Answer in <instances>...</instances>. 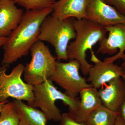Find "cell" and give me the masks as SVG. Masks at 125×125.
I'll list each match as a JSON object with an SVG mask.
<instances>
[{
  "label": "cell",
  "mask_w": 125,
  "mask_h": 125,
  "mask_svg": "<svg viewBox=\"0 0 125 125\" xmlns=\"http://www.w3.org/2000/svg\"><path fill=\"white\" fill-rule=\"evenodd\" d=\"M52 11V8L26 10L20 24L2 47L1 65L9 68L10 65L28 54L31 47L38 40L43 21Z\"/></svg>",
  "instance_id": "obj_1"
},
{
  "label": "cell",
  "mask_w": 125,
  "mask_h": 125,
  "mask_svg": "<svg viewBox=\"0 0 125 125\" xmlns=\"http://www.w3.org/2000/svg\"><path fill=\"white\" fill-rule=\"evenodd\" d=\"M74 27L76 37L73 42L68 45V58L69 60H75L79 61L82 73L87 75L93 65L87 60V51L89 50L93 51L94 45L106 37L107 31L105 28L87 19L75 20Z\"/></svg>",
  "instance_id": "obj_2"
},
{
  "label": "cell",
  "mask_w": 125,
  "mask_h": 125,
  "mask_svg": "<svg viewBox=\"0 0 125 125\" xmlns=\"http://www.w3.org/2000/svg\"><path fill=\"white\" fill-rule=\"evenodd\" d=\"M33 88L34 100L31 106L41 108L48 121L59 122L60 120L62 114L55 105L57 101H62L64 105L68 106L71 115L78 110L79 98L72 97L58 90L51 79L41 84L34 85Z\"/></svg>",
  "instance_id": "obj_3"
},
{
  "label": "cell",
  "mask_w": 125,
  "mask_h": 125,
  "mask_svg": "<svg viewBox=\"0 0 125 125\" xmlns=\"http://www.w3.org/2000/svg\"><path fill=\"white\" fill-rule=\"evenodd\" d=\"M69 18L61 20L52 16H48L40 27L38 40L49 43L55 48L57 61L69 60L67 47L70 40L75 39L76 33L74 21Z\"/></svg>",
  "instance_id": "obj_4"
},
{
  "label": "cell",
  "mask_w": 125,
  "mask_h": 125,
  "mask_svg": "<svg viewBox=\"0 0 125 125\" xmlns=\"http://www.w3.org/2000/svg\"><path fill=\"white\" fill-rule=\"evenodd\" d=\"M30 52L31 60L25 66L24 80L25 83L34 86L50 79L55 70L56 58L52 54L48 47L38 40Z\"/></svg>",
  "instance_id": "obj_5"
},
{
  "label": "cell",
  "mask_w": 125,
  "mask_h": 125,
  "mask_svg": "<svg viewBox=\"0 0 125 125\" xmlns=\"http://www.w3.org/2000/svg\"><path fill=\"white\" fill-rule=\"evenodd\" d=\"M25 66L19 63L9 74L6 73L8 67L0 66V103L9 98L26 101L31 106L34 100L33 86L24 82L22 79Z\"/></svg>",
  "instance_id": "obj_6"
},
{
  "label": "cell",
  "mask_w": 125,
  "mask_h": 125,
  "mask_svg": "<svg viewBox=\"0 0 125 125\" xmlns=\"http://www.w3.org/2000/svg\"><path fill=\"white\" fill-rule=\"evenodd\" d=\"M80 64L76 60L62 62L57 61L55 70L50 77L53 82L65 90L67 95L75 97L85 88L93 87L79 73Z\"/></svg>",
  "instance_id": "obj_7"
},
{
  "label": "cell",
  "mask_w": 125,
  "mask_h": 125,
  "mask_svg": "<svg viewBox=\"0 0 125 125\" xmlns=\"http://www.w3.org/2000/svg\"><path fill=\"white\" fill-rule=\"evenodd\" d=\"M86 14L87 19L104 28L125 23V16L104 0H89Z\"/></svg>",
  "instance_id": "obj_8"
},
{
  "label": "cell",
  "mask_w": 125,
  "mask_h": 125,
  "mask_svg": "<svg viewBox=\"0 0 125 125\" xmlns=\"http://www.w3.org/2000/svg\"><path fill=\"white\" fill-rule=\"evenodd\" d=\"M90 52L91 61L94 65L90 69L87 80L93 87L98 89L114 79L122 77L123 70L121 66L114 62L101 61L96 56L93 51Z\"/></svg>",
  "instance_id": "obj_9"
},
{
  "label": "cell",
  "mask_w": 125,
  "mask_h": 125,
  "mask_svg": "<svg viewBox=\"0 0 125 125\" xmlns=\"http://www.w3.org/2000/svg\"><path fill=\"white\" fill-rule=\"evenodd\" d=\"M108 33L106 37L99 42L97 54H116L119 58H125V23L118 24L104 28Z\"/></svg>",
  "instance_id": "obj_10"
},
{
  "label": "cell",
  "mask_w": 125,
  "mask_h": 125,
  "mask_svg": "<svg viewBox=\"0 0 125 125\" xmlns=\"http://www.w3.org/2000/svg\"><path fill=\"white\" fill-rule=\"evenodd\" d=\"M13 0H0V37H7L19 25L23 10L19 9Z\"/></svg>",
  "instance_id": "obj_11"
},
{
  "label": "cell",
  "mask_w": 125,
  "mask_h": 125,
  "mask_svg": "<svg viewBox=\"0 0 125 125\" xmlns=\"http://www.w3.org/2000/svg\"><path fill=\"white\" fill-rule=\"evenodd\" d=\"M105 88L98 90L102 104L113 111L119 113L125 100V83L121 77L109 82Z\"/></svg>",
  "instance_id": "obj_12"
},
{
  "label": "cell",
  "mask_w": 125,
  "mask_h": 125,
  "mask_svg": "<svg viewBox=\"0 0 125 125\" xmlns=\"http://www.w3.org/2000/svg\"><path fill=\"white\" fill-rule=\"evenodd\" d=\"M88 1L89 0H58L54 5L52 15L61 20L87 19L86 10Z\"/></svg>",
  "instance_id": "obj_13"
},
{
  "label": "cell",
  "mask_w": 125,
  "mask_h": 125,
  "mask_svg": "<svg viewBox=\"0 0 125 125\" xmlns=\"http://www.w3.org/2000/svg\"><path fill=\"white\" fill-rule=\"evenodd\" d=\"M80 102L76 112L71 115L79 122H85L90 114L102 105L98 89L93 87L83 89L80 91Z\"/></svg>",
  "instance_id": "obj_14"
},
{
  "label": "cell",
  "mask_w": 125,
  "mask_h": 125,
  "mask_svg": "<svg viewBox=\"0 0 125 125\" xmlns=\"http://www.w3.org/2000/svg\"><path fill=\"white\" fill-rule=\"evenodd\" d=\"M13 101L19 116V125H47L48 120L42 111L21 100L14 99Z\"/></svg>",
  "instance_id": "obj_15"
},
{
  "label": "cell",
  "mask_w": 125,
  "mask_h": 125,
  "mask_svg": "<svg viewBox=\"0 0 125 125\" xmlns=\"http://www.w3.org/2000/svg\"><path fill=\"white\" fill-rule=\"evenodd\" d=\"M119 113L102 104L90 114L85 122L88 125H115Z\"/></svg>",
  "instance_id": "obj_16"
},
{
  "label": "cell",
  "mask_w": 125,
  "mask_h": 125,
  "mask_svg": "<svg viewBox=\"0 0 125 125\" xmlns=\"http://www.w3.org/2000/svg\"><path fill=\"white\" fill-rule=\"evenodd\" d=\"M19 120L13 101L6 103L0 112V125H19Z\"/></svg>",
  "instance_id": "obj_17"
},
{
  "label": "cell",
  "mask_w": 125,
  "mask_h": 125,
  "mask_svg": "<svg viewBox=\"0 0 125 125\" xmlns=\"http://www.w3.org/2000/svg\"><path fill=\"white\" fill-rule=\"evenodd\" d=\"M17 4L24 8L26 10H42L53 8L58 0H13Z\"/></svg>",
  "instance_id": "obj_18"
},
{
  "label": "cell",
  "mask_w": 125,
  "mask_h": 125,
  "mask_svg": "<svg viewBox=\"0 0 125 125\" xmlns=\"http://www.w3.org/2000/svg\"><path fill=\"white\" fill-rule=\"evenodd\" d=\"M59 125H88L85 122H79L68 113L62 114Z\"/></svg>",
  "instance_id": "obj_19"
},
{
  "label": "cell",
  "mask_w": 125,
  "mask_h": 125,
  "mask_svg": "<svg viewBox=\"0 0 125 125\" xmlns=\"http://www.w3.org/2000/svg\"><path fill=\"white\" fill-rule=\"evenodd\" d=\"M107 4L114 7L118 12L125 16V0H104Z\"/></svg>",
  "instance_id": "obj_20"
},
{
  "label": "cell",
  "mask_w": 125,
  "mask_h": 125,
  "mask_svg": "<svg viewBox=\"0 0 125 125\" xmlns=\"http://www.w3.org/2000/svg\"><path fill=\"white\" fill-rule=\"evenodd\" d=\"M119 114L123 118L125 124V100L121 108V109L119 111Z\"/></svg>",
  "instance_id": "obj_21"
},
{
  "label": "cell",
  "mask_w": 125,
  "mask_h": 125,
  "mask_svg": "<svg viewBox=\"0 0 125 125\" xmlns=\"http://www.w3.org/2000/svg\"><path fill=\"white\" fill-rule=\"evenodd\" d=\"M115 125H125L123 118L119 113L117 117Z\"/></svg>",
  "instance_id": "obj_22"
},
{
  "label": "cell",
  "mask_w": 125,
  "mask_h": 125,
  "mask_svg": "<svg viewBox=\"0 0 125 125\" xmlns=\"http://www.w3.org/2000/svg\"><path fill=\"white\" fill-rule=\"evenodd\" d=\"M7 39H8V37L5 38L0 37V49L1 47H3L6 41H7Z\"/></svg>",
  "instance_id": "obj_23"
},
{
  "label": "cell",
  "mask_w": 125,
  "mask_h": 125,
  "mask_svg": "<svg viewBox=\"0 0 125 125\" xmlns=\"http://www.w3.org/2000/svg\"><path fill=\"white\" fill-rule=\"evenodd\" d=\"M9 102V100H7V101H5V102H2L0 103V112L1 111V109H2V107L6 103Z\"/></svg>",
  "instance_id": "obj_24"
},
{
  "label": "cell",
  "mask_w": 125,
  "mask_h": 125,
  "mask_svg": "<svg viewBox=\"0 0 125 125\" xmlns=\"http://www.w3.org/2000/svg\"><path fill=\"white\" fill-rule=\"evenodd\" d=\"M123 74L121 78L123 79V80L125 81V70L123 69Z\"/></svg>",
  "instance_id": "obj_25"
},
{
  "label": "cell",
  "mask_w": 125,
  "mask_h": 125,
  "mask_svg": "<svg viewBox=\"0 0 125 125\" xmlns=\"http://www.w3.org/2000/svg\"></svg>",
  "instance_id": "obj_26"
}]
</instances>
